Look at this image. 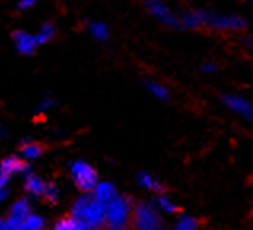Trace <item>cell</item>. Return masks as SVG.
I'll list each match as a JSON object with an SVG mask.
<instances>
[{
    "instance_id": "cell-20",
    "label": "cell",
    "mask_w": 253,
    "mask_h": 230,
    "mask_svg": "<svg viewBox=\"0 0 253 230\" xmlns=\"http://www.w3.org/2000/svg\"><path fill=\"white\" fill-rule=\"evenodd\" d=\"M34 35H35V40H37V43H39V46L40 45H46V43H49V41L54 38V35H56V26L51 24V23H46V24H43L39 29V32L34 33Z\"/></svg>"
},
{
    "instance_id": "cell-24",
    "label": "cell",
    "mask_w": 253,
    "mask_h": 230,
    "mask_svg": "<svg viewBox=\"0 0 253 230\" xmlns=\"http://www.w3.org/2000/svg\"><path fill=\"white\" fill-rule=\"evenodd\" d=\"M54 106V100L53 99H43L37 106V113H46Z\"/></svg>"
},
{
    "instance_id": "cell-6",
    "label": "cell",
    "mask_w": 253,
    "mask_h": 230,
    "mask_svg": "<svg viewBox=\"0 0 253 230\" xmlns=\"http://www.w3.org/2000/svg\"><path fill=\"white\" fill-rule=\"evenodd\" d=\"M143 6H145L147 13L155 21H158L161 26L175 29V31H182V24H180V13H175L170 6L164 2V0H142Z\"/></svg>"
},
{
    "instance_id": "cell-8",
    "label": "cell",
    "mask_w": 253,
    "mask_h": 230,
    "mask_svg": "<svg viewBox=\"0 0 253 230\" xmlns=\"http://www.w3.org/2000/svg\"><path fill=\"white\" fill-rule=\"evenodd\" d=\"M32 213V203L29 197H19L10 205L8 213H6L5 221L10 224H21L27 219L29 214Z\"/></svg>"
},
{
    "instance_id": "cell-11",
    "label": "cell",
    "mask_w": 253,
    "mask_h": 230,
    "mask_svg": "<svg viewBox=\"0 0 253 230\" xmlns=\"http://www.w3.org/2000/svg\"><path fill=\"white\" fill-rule=\"evenodd\" d=\"M13 41H14V46H16L18 53L23 54V56H31L35 53L37 49L39 43L35 40V35L34 33H29L26 31H16L13 33Z\"/></svg>"
},
{
    "instance_id": "cell-27",
    "label": "cell",
    "mask_w": 253,
    "mask_h": 230,
    "mask_svg": "<svg viewBox=\"0 0 253 230\" xmlns=\"http://www.w3.org/2000/svg\"><path fill=\"white\" fill-rule=\"evenodd\" d=\"M8 197H10V189L8 188L0 189V205L5 203L6 200H8Z\"/></svg>"
},
{
    "instance_id": "cell-16",
    "label": "cell",
    "mask_w": 253,
    "mask_h": 230,
    "mask_svg": "<svg viewBox=\"0 0 253 230\" xmlns=\"http://www.w3.org/2000/svg\"><path fill=\"white\" fill-rule=\"evenodd\" d=\"M43 156V146L37 141H31V140H24L23 145L19 148V157L26 162H32L37 161Z\"/></svg>"
},
{
    "instance_id": "cell-32",
    "label": "cell",
    "mask_w": 253,
    "mask_h": 230,
    "mask_svg": "<svg viewBox=\"0 0 253 230\" xmlns=\"http://www.w3.org/2000/svg\"><path fill=\"white\" fill-rule=\"evenodd\" d=\"M247 2H250V3H253V0H247Z\"/></svg>"
},
{
    "instance_id": "cell-17",
    "label": "cell",
    "mask_w": 253,
    "mask_h": 230,
    "mask_svg": "<svg viewBox=\"0 0 253 230\" xmlns=\"http://www.w3.org/2000/svg\"><path fill=\"white\" fill-rule=\"evenodd\" d=\"M153 202L158 206V210L161 211V214H168V216H175V214H178V210H180L178 205L173 202V198L169 197L166 192L156 194Z\"/></svg>"
},
{
    "instance_id": "cell-7",
    "label": "cell",
    "mask_w": 253,
    "mask_h": 230,
    "mask_svg": "<svg viewBox=\"0 0 253 230\" xmlns=\"http://www.w3.org/2000/svg\"><path fill=\"white\" fill-rule=\"evenodd\" d=\"M220 102L234 116L249 122L253 121V103L247 97H244L241 94H234V92H228V94L221 96Z\"/></svg>"
},
{
    "instance_id": "cell-10",
    "label": "cell",
    "mask_w": 253,
    "mask_h": 230,
    "mask_svg": "<svg viewBox=\"0 0 253 230\" xmlns=\"http://www.w3.org/2000/svg\"><path fill=\"white\" fill-rule=\"evenodd\" d=\"M118 194H120L118 188L112 181H99L96 184V188L92 189L91 197L105 208V205L110 203Z\"/></svg>"
},
{
    "instance_id": "cell-1",
    "label": "cell",
    "mask_w": 253,
    "mask_h": 230,
    "mask_svg": "<svg viewBox=\"0 0 253 230\" xmlns=\"http://www.w3.org/2000/svg\"><path fill=\"white\" fill-rule=\"evenodd\" d=\"M70 216L83 230H99L105 227V208L96 202L91 194H83L72 203Z\"/></svg>"
},
{
    "instance_id": "cell-5",
    "label": "cell",
    "mask_w": 253,
    "mask_h": 230,
    "mask_svg": "<svg viewBox=\"0 0 253 230\" xmlns=\"http://www.w3.org/2000/svg\"><path fill=\"white\" fill-rule=\"evenodd\" d=\"M69 175L75 188L83 194H91L99 183L97 170L88 161L83 159H75L69 164Z\"/></svg>"
},
{
    "instance_id": "cell-29",
    "label": "cell",
    "mask_w": 253,
    "mask_h": 230,
    "mask_svg": "<svg viewBox=\"0 0 253 230\" xmlns=\"http://www.w3.org/2000/svg\"><path fill=\"white\" fill-rule=\"evenodd\" d=\"M3 136H5V129L0 126V143H2V140H3Z\"/></svg>"
},
{
    "instance_id": "cell-15",
    "label": "cell",
    "mask_w": 253,
    "mask_h": 230,
    "mask_svg": "<svg viewBox=\"0 0 253 230\" xmlns=\"http://www.w3.org/2000/svg\"><path fill=\"white\" fill-rule=\"evenodd\" d=\"M143 88H145V91L151 97H155L156 100H160V102H168V100H170V97H172L170 89L164 83L158 81V80H151V78H148V80L143 81Z\"/></svg>"
},
{
    "instance_id": "cell-2",
    "label": "cell",
    "mask_w": 253,
    "mask_h": 230,
    "mask_svg": "<svg viewBox=\"0 0 253 230\" xmlns=\"http://www.w3.org/2000/svg\"><path fill=\"white\" fill-rule=\"evenodd\" d=\"M201 18V29H209L213 32H245L249 29V21L242 14L223 13L215 10L198 8Z\"/></svg>"
},
{
    "instance_id": "cell-23",
    "label": "cell",
    "mask_w": 253,
    "mask_h": 230,
    "mask_svg": "<svg viewBox=\"0 0 253 230\" xmlns=\"http://www.w3.org/2000/svg\"><path fill=\"white\" fill-rule=\"evenodd\" d=\"M201 71L204 75H213L218 71V66L215 62H202L201 64Z\"/></svg>"
},
{
    "instance_id": "cell-31",
    "label": "cell",
    "mask_w": 253,
    "mask_h": 230,
    "mask_svg": "<svg viewBox=\"0 0 253 230\" xmlns=\"http://www.w3.org/2000/svg\"><path fill=\"white\" fill-rule=\"evenodd\" d=\"M99 230H115V229H110V227H107V226H105V227H102V229H99Z\"/></svg>"
},
{
    "instance_id": "cell-28",
    "label": "cell",
    "mask_w": 253,
    "mask_h": 230,
    "mask_svg": "<svg viewBox=\"0 0 253 230\" xmlns=\"http://www.w3.org/2000/svg\"><path fill=\"white\" fill-rule=\"evenodd\" d=\"M10 176H6L3 173H0V189H3V188H8V184H10Z\"/></svg>"
},
{
    "instance_id": "cell-30",
    "label": "cell",
    "mask_w": 253,
    "mask_h": 230,
    "mask_svg": "<svg viewBox=\"0 0 253 230\" xmlns=\"http://www.w3.org/2000/svg\"><path fill=\"white\" fill-rule=\"evenodd\" d=\"M0 230H5V219H0Z\"/></svg>"
},
{
    "instance_id": "cell-3",
    "label": "cell",
    "mask_w": 253,
    "mask_h": 230,
    "mask_svg": "<svg viewBox=\"0 0 253 230\" xmlns=\"http://www.w3.org/2000/svg\"><path fill=\"white\" fill-rule=\"evenodd\" d=\"M132 211V198L120 192L110 203L105 205V226L115 230H127L131 227Z\"/></svg>"
},
{
    "instance_id": "cell-14",
    "label": "cell",
    "mask_w": 253,
    "mask_h": 230,
    "mask_svg": "<svg viewBox=\"0 0 253 230\" xmlns=\"http://www.w3.org/2000/svg\"><path fill=\"white\" fill-rule=\"evenodd\" d=\"M45 229H46L45 218L34 211L21 224H10V222L5 221V230H45Z\"/></svg>"
},
{
    "instance_id": "cell-18",
    "label": "cell",
    "mask_w": 253,
    "mask_h": 230,
    "mask_svg": "<svg viewBox=\"0 0 253 230\" xmlns=\"http://www.w3.org/2000/svg\"><path fill=\"white\" fill-rule=\"evenodd\" d=\"M172 230H202V227L196 216L188 214V213H182V214H178L175 222H173Z\"/></svg>"
},
{
    "instance_id": "cell-4",
    "label": "cell",
    "mask_w": 253,
    "mask_h": 230,
    "mask_svg": "<svg viewBox=\"0 0 253 230\" xmlns=\"http://www.w3.org/2000/svg\"><path fill=\"white\" fill-rule=\"evenodd\" d=\"M132 230H160L163 229V216L161 211L158 210L153 200H140L134 203L132 211V221H131Z\"/></svg>"
},
{
    "instance_id": "cell-13",
    "label": "cell",
    "mask_w": 253,
    "mask_h": 230,
    "mask_svg": "<svg viewBox=\"0 0 253 230\" xmlns=\"http://www.w3.org/2000/svg\"><path fill=\"white\" fill-rule=\"evenodd\" d=\"M29 170H31V167H29L26 161L21 159L19 156H6L5 159H2V162H0V173H3L10 178L13 175H24Z\"/></svg>"
},
{
    "instance_id": "cell-33",
    "label": "cell",
    "mask_w": 253,
    "mask_h": 230,
    "mask_svg": "<svg viewBox=\"0 0 253 230\" xmlns=\"http://www.w3.org/2000/svg\"><path fill=\"white\" fill-rule=\"evenodd\" d=\"M160 230H169V229H164V227H163V229H160Z\"/></svg>"
},
{
    "instance_id": "cell-19",
    "label": "cell",
    "mask_w": 253,
    "mask_h": 230,
    "mask_svg": "<svg viewBox=\"0 0 253 230\" xmlns=\"http://www.w3.org/2000/svg\"><path fill=\"white\" fill-rule=\"evenodd\" d=\"M88 32L91 37L97 41H107L110 38V27H108L104 21H89Z\"/></svg>"
},
{
    "instance_id": "cell-25",
    "label": "cell",
    "mask_w": 253,
    "mask_h": 230,
    "mask_svg": "<svg viewBox=\"0 0 253 230\" xmlns=\"http://www.w3.org/2000/svg\"><path fill=\"white\" fill-rule=\"evenodd\" d=\"M39 0H18V10L19 11H27L34 8L35 5H37Z\"/></svg>"
},
{
    "instance_id": "cell-12",
    "label": "cell",
    "mask_w": 253,
    "mask_h": 230,
    "mask_svg": "<svg viewBox=\"0 0 253 230\" xmlns=\"http://www.w3.org/2000/svg\"><path fill=\"white\" fill-rule=\"evenodd\" d=\"M24 176V191L27 192L29 197L32 198H43V192H45L46 183L42 176L35 175L32 170L26 171Z\"/></svg>"
},
{
    "instance_id": "cell-21",
    "label": "cell",
    "mask_w": 253,
    "mask_h": 230,
    "mask_svg": "<svg viewBox=\"0 0 253 230\" xmlns=\"http://www.w3.org/2000/svg\"><path fill=\"white\" fill-rule=\"evenodd\" d=\"M49 230H83V229L78 226V222L72 216H66L57 219Z\"/></svg>"
},
{
    "instance_id": "cell-26",
    "label": "cell",
    "mask_w": 253,
    "mask_h": 230,
    "mask_svg": "<svg viewBox=\"0 0 253 230\" xmlns=\"http://www.w3.org/2000/svg\"><path fill=\"white\" fill-rule=\"evenodd\" d=\"M244 43V48H245V51H247L252 57H253V33H247L244 37L242 40Z\"/></svg>"
},
{
    "instance_id": "cell-22",
    "label": "cell",
    "mask_w": 253,
    "mask_h": 230,
    "mask_svg": "<svg viewBox=\"0 0 253 230\" xmlns=\"http://www.w3.org/2000/svg\"><path fill=\"white\" fill-rule=\"evenodd\" d=\"M59 197H61V191L57 188V184L54 183H46V188L45 192H43V200H46L48 203H57L59 202Z\"/></svg>"
},
{
    "instance_id": "cell-9",
    "label": "cell",
    "mask_w": 253,
    "mask_h": 230,
    "mask_svg": "<svg viewBox=\"0 0 253 230\" xmlns=\"http://www.w3.org/2000/svg\"><path fill=\"white\" fill-rule=\"evenodd\" d=\"M135 184L139 186L140 189L147 191L150 194H155V196L156 194L166 192V186L161 179L156 175L150 173V171H145V170H142L135 175Z\"/></svg>"
}]
</instances>
